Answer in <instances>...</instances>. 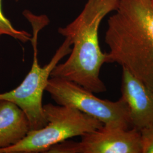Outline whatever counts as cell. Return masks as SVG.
<instances>
[{"mask_svg":"<svg viewBox=\"0 0 153 153\" xmlns=\"http://www.w3.org/2000/svg\"><path fill=\"white\" fill-rule=\"evenodd\" d=\"M108 20L106 63H117L153 90V1L120 0Z\"/></svg>","mask_w":153,"mask_h":153,"instance_id":"cell-1","label":"cell"},{"mask_svg":"<svg viewBox=\"0 0 153 153\" xmlns=\"http://www.w3.org/2000/svg\"><path fill=\"white\" fill-rule=\"evenodd\" d=\"M120 0H88L81 13L58 33L68 38L73 48L68 59L58 64L51 77H58L75 82L93 93L106 91L100 78L102 66L107 62L99 42V28L109 13L115 11Z\"/></svg>","mask_w":153,"mask_h":153,"instance_id":"cell-2","label":"cell"},{"mask_svg":"<svg viewBox=\"0 0 153 153\" xmlns=\"http://www.w3.org/2000/svg\"><path fill=\"white\" fill-rule=\"evenodd\" d=\"M28 21L31 23L33 30L31 42L33 56L31 69L18 87L10 91L0 93V99L10 101L20 107L27 116L31 130H36L47 123L43 110V97L51 72L62 58L70 54L71 43L65 38L49 62L42 67L37 56L38 36L40 30L48 25L49 21L43 15H32L28 17Z\"/></svg>","mask_w":153,"mask_h":153,"instance_id":"cell-3","label":"cell"},{"mask_svg":"<svg viewBox=\"0 0 153 153\" xmlns=\"http://www.w3.org/2000/svg\"><path fill=\"white\" fill-rule=\"evenodd\" d=\"M47 123L44 127L31 130L21 141L0 153H45L55 145L68 139L82 136L100 128L98 119L73 107L48 103L43 105Z\"/></svg>","mask_w":153,"mask_h":153,"instance_id":"cell-4","label":"cell"},{"mask_svg":"<svg viewBox=\"0 0 153 153\" xmlns=\"http://www.w3.org/2000/svg\"><path fill=\"white\" fill-rule=\"evenodd\" d=\"M45 91L56 104L73 107L104 126L126 129L131 126L128 108L121 98L115 102L99 98L78 83L58 77L49 78Z\"/></svg>","mask_w":153,"mask_h":153,"instance_id":"cell-5","label":"cell"},{"mask_svg":"<svg viewBox=\"0 0 153 153\" xmlns=\"http://www.w3.org/2000/svg\"><path fill=\"white\" fill-rule=\"evenodd\" d=\"M80 141L66 140L50 148L47 153H141L140 132L103 126L82 135Z\"/></svg>","mask_w":153,"mask_h":153,"instance_id":"cell-6","label":"cell"},{"mask_svg":"<svg viewBox=\"0 0 153 153\" xmlns=\"http://www.w3.org/2000/svg\"><path fill=\"white\" fill-rule=\"evenodd\" d=\"M121 98L128 106L131 126L138 130L153 125V90L122 68Z\"/></svg>","mask_w":153,"mask_h":153,"instance_id":"cell-7","label":"cell"},{"mask_svg":"<svg viewBox=\"0 0 153 153\" xmlns=\"http://www.w3.org/2000/svg\"><path fill=\"white\" fill-rule=\"evenodd\" d=\"M30 131L23 111L13 102L0 99V149L16 145Z\"/></svg>","mask_w":153,"mask_h":153,"instance_id":"cell-8","label":"cell"},{"mask_svg":"<svg viewBox=\"0 0 153 153\" xmlns=\"http://www.w3.org/2000/svg\"><path fill=\"white\" fill-rule=\"evenodd\" d=\"M6 35L25 43L31 40L32 35L24 30L14 27L10 21L6 17L2 9V0H0V36Z\"/></svg>","mask_w":153,"mask_h":153,"instance_id":"cell-9","label":"cell"},{"mask_svg":"<svg viewBox=\"0 0 153 153\" xmlns=\"http://www.w3.org/2000/svg\"><path fill=\"white\" fill-rule=\"evenodd\" d=\"M141 153H153V125L140 130Z\"/></svg>","mask_w":153,"mask_h":153,"instance_id":"cell-10","label":"cell"},{"mask_svg":"<svg viewBox=\"0 0 153 153\" xmlns=\"http://www.w3.org/2000/svg\"><path fill=\"white\" fill-rule=\"evenodd\" d=\"M16 1H19V0H16Z\"/></svg>","mask_w":153,"mask_h":153,"instance_id":"cell-11","label":"cell"},{"mask_svg":"<svg viewBox=\"0 0 153 153\" xmlns=\"http://www.w3.org/2000/svg\"></svg>","mask_w":153,"mask_h":153,"instance_id":"cell-12","label":"cell"}]
</instances>
